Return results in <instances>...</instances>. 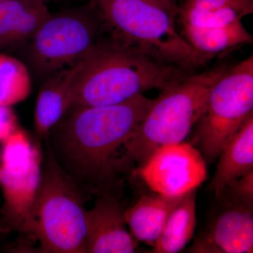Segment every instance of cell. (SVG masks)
Masks as SVG:
<instances>
[{
  "instance_id": "7c38bea8",
  "label": "cell",
  "mask_w": 253,
  "mask_h": 253,
  "mask_svg": "<svg viewBox=\"0 0 253 253\" xmlns=\"http://www.w3.org/2000/svg\"><path fill=\"white\" fill-rule=\"evenodd\" d=\"M96 46L79 61L50 76L43 85L35 111V127L39 139H44L71 107L74 86L90 62Z\"/></svg>"
},
{
  "instance_id": "5bb4252c",
  "label": "cell",
  "mask_w": 253,
  "mask_h": 253,
  "mask_svg": "<svg viewBox=\"0 0 253 253\" xmlns=\"http://www.w3.org/2000/svg\"><path fill=\"white\" fill-rule=\"evenodd\" d=\"M184 195L168 196L154 191L143 194L126 211V224L132 237L153 247Z\"/></svg>"
},
{
  "instance_id": "603a6c76",
  "label": "cell",
  "mask_w": 253,
  "mask_h": 253,
  "mask_svg": "<svg viewBox=\"0 0 253 253\" xmlns=\"http://www.w3.org/2000/svg\"><path fill=\"white\" fill-rule=\"evenodd\" d=\"M158 4L161 5L165 9H167L169 12L174 15V16H177L178 5L177 0H152Z\"/></svg>"
},
{
  "instance_id": "44dd1931",
  "label": "cell",
  "mask_w": 253,
  "mask_h": 253,
  "mask_svg": "<svg viewBox=\"0 0 253 253\" xmlns=\"http://www.w3.org/2000/svg\"><path fill=\"white\" fill-rule=\"evenodd\" d=\"M18 128L17 117L11 106L0 105V143L4 144Z\"/></svg>"
},
{
  "instance_id": "5b68a950",
  "label": "cell",
  "mask_w": 253,
  "mask_h": 253,
  "mask_svg": "<svg viewBox=\"0 0 253 253\" xmlns=\"http://www.w3.org/2000/svg\"><path fill=\"white\" fill-rule=\"evenodd\" d=\"M55 162L44 141L41 181L28 237L40 253H85V205L91 200Z\"/></svg>"
},
{
  "instance_id": "6da1fadb",
  "label": "cell",
  "mask_w": 253,
  "mask_h": 253,
  "mask_svg": "<svg viewBox=\"0 0 253 253\" xmlns=\"http://www.w3.org/2000/svg\"><path fill=\"white\" fill-rule=\"evenodd\" d=\"M154 101L139 94L112 106L68 109L44 141L63 172L91 199L123 196L131 175L124 144Z\"/></svg>"
},
{
  "instance_id": "4fadbf2b",
  "label": "cell",
  "mask_w": 253,
  "mask_h": 253,
  "mask_svg": "<svg viewBox=\"0 0 253 253\" xmlns=\"http://www.w3.org/2000/svg\"><path fill=\"white\" fill-rule=\"evenodd\" d=\"M50 14L44 0H2L0 2V52L31 41Z\"/></svg>"
},
{
  "instance_id": "30bf717a",
  "label": "cell",
  "mask_w": 253,
  "mask_h": 253,
  "mask_svg": "<svg viewBox=\"0 0 253 253\" xmlns=\"http://www.w3.org/2000/svg\"><path fill=\"white\" fill-rule=\"evenodd\" d=\"M123 196L96 198L86 212L85 253H131L137 241L127 229Z\"/></svg>"
},
{
  "instance_id": "8fae6325",
  "label": "cell",
  "mask_w": 253,
  "mask_h": 253,
  "mask_svg": "<svg viewBox=\"0 0 253 253\" xmlns=\"http://www.w3.org/2000/svg\"><path fill=\"white\" fill-rule=\"evenodd\" d=\"M253 208L218 204L207 230L188 249L189 253H252Z\"/></svg>"
},
{
  "instance_id": "8992f818",
  "label": "cell",
  "mask_w": 253,
  "mask_h": 253,
  "mask_svg": "<svg viewBox=\"0 0 253 253\" xmlns=\"http://www.w3.org/2000/svg\"><path fill=\"white\" fill-rule=\"evenodd\" d=\"M253 114V56L228 67L210 90L202 116L193 129V142L211 164Z\"/></svg>"
},
{
  "instance_id": "9a60e30c",
  "label": "cell",
  "mask_w": 253,
  "mask_h": 253,
  "mask_svg": "<svg viewBox=\"0 0 253 253\" xmlns=\"http://www.w3.org/2000/svg\"><path fill=\"white\" fill-rule=\"evenodd\" d=\"M181 33L193 51L196 68L204 66L214 56L253 42V36L242 21L218 28H200L181 24Z\"/></svg>"
},
{
  "instance_id": "9c48e42d",
  "label": "cell",
  "mask_w": 253,
  "mask_h": 253,
  "mask_svg": "<svg viewBox=\"0 0 253 253\" xmlns=\"http://www.w3.org/2000/svg\"><path fill=\"white\" fill-rule=\"evenodd\" d=\"M134 172L151 191L172 196L199 187L207 178L206 163L201 152L184 141L161 146Z\"/></svg>"
},
{
  "instance_id": "7402d4cb",
  "label": "cell",
  "mask_w": 253,
  "mask_h": 253,
  "mask_svg": "<svg viewBox=\"0 0 253 253\" xmlns=\"http://www.w3.org/2000/svg\"><path fill=\"white\" fill-rule=\"evenodd\" d=\"M248 4H253V0H184L179 6L186 9L205 10Z\"/></svg>"
},
{
  "instance_id": "2e32d148",
  "label": "cell",
  "mask_w": 253,
  "mask_h": 253,
  "mask_svg": "<svg viewBox=\"0 0 253 253\" xmlns=\"http://www.w3.org/2000/svg\"><path fill=\"white\" fill-rule=\"evenodd\" d=\"M251 172H253V114L221 151L207 190L216 192Z\"/></svg>"
},
{
  "instance_id": "d4e9b609",
  "label": "cell",
  "mask_w": 253,
  "mask_h": 253,
  "mask_svg": "<svg viewBox=\"0 0 253 253\" xmlns=\"http://www.w3.org/2000/svg\"><path fill=\"white\" fill-rule=\"evenodd\" d=\"M1 1H2V0H0V2H1Z\"/></svg>"
},
{
  "instance_id": "3957f363",
  "label": "cell",
  "mask_w": 253,
  "mask_h": 253,
  "mask_svg": "<svg viewBox=\"0 0 253 253\" xmlns=\"http://www.w3.org/2000/svg\"><path fill=\"white\" fill-rule=\"evenodd\" d=\"M227 68L220 66L200 74H189L160 91L124 144L123 159L131 174L161 146L185 140L206 109L210 90Z\"/></svg>"
},
{
  "instance_id": "e0dca14e",
  "label": "cell",
  "mask_w": 253,
  "mask_h": 253,
  "mask_svg": "<svg viewBox=\"0 0 253 253\" xmlns=\"http://www.w3.org/2000/svg\"><path fill=\"white\" fill-rule=\"evenodd\" d=\"M198 188L186 192L168 218L151 253L180 252L192 239L196 226V193Z\"/></svg>"
},
{
  "instance_id": "277c9868",
  "label": "cell",
  "mask_w": 253,
  "mask_h": 253,
  "mask_svg": "<svg viewBox=\"0 0 253 253\" xmlns=\"http://www.w3.org/2000/svg\"><path fill=\"white\" fill-rule=\"evenodd\" d=\"M113 41L161 64L189 72L193 51L175 27L176 16L152 0H90Z\"/></svg>"
},
{
  "instance_id": "cb8c5ba5",
  "label": "cell",
  "mask_w": 253,
  "mask_h": 253,
  "mask_svg": "<svg viewBox=\"0 0 253 253\" xmlns=\"http://www.w3.org/2000/svg\"><path fill=\"white\" fill-rule=\"evenodd\" d=\"M46 2H48V1H54V2H62V1H66V0H44Z\"/></svg>"
},
{
  "instance_id": "ac0fdd59",
  "label": "cell",
  "mask_w": 253,
  "mask_h": 253,
  "mask_svg": "<svg viewBox=\"0 0 253 253\" xmlns=\"http://www.w3.org/2000/svg\"><path fill=\"white\" fill-rule=\"evenodd\" d=\"M31 75L20 60L0 52V105L12 106L31 94Z\"/></svg>"
},
{
  "instance_id": "7a4b0ae2",
  "label": "cell",
  "mask_w": 253,
  "mask_h": 253,
  "mask_svg": "<svg viewBox=\"0 0 253 253\" xmlns=\"http://www.w3.org/2000/svg\"><path fill=\"white\" fill-rule=\"evenodd\" d=\"M189 75L121 45L110 37L102 38L74 86L70 109L121 104L146 91L164 90Z\"/></svg>"
},
{
  "instance_id": "52a82bcc",
  "label": "cell",
  "mask_w": 253,
  "mask_h": 253,
  "mask_svg": "<svg viewBox=\"0 0 253 253\" xmlns=\"http://www.w3.org/2000/svg\"><path fill=\"white\" fill-rule=\"evenodd\" d=\"M105 33L90 4L51 14L30 41L32 67L40 76L49 77L85 56Z\"/></svg>"
},
{
  "instance_id": "d6986e66",
  "label": "cell",
  "mask_w": 253,
  "mask_h": 253,
  "mask_svg": "<svg viewBox=\"0 0 253 253\" xmlns=\"http://www.w3.org/2000/svg\"><path fill=\"white\" fill-rule=\"evenodd\" d=\"M253 13V4L227 6L211 9H186L178 6L177 16L181 24L200 28L225 26Z\"/></svg>"
},
{
  "instance_id": "ffe728a7",
  "label": "cell",
  "mask_w": 253,
  "mask_h": 253,
  "mask_svg": "<svg viewBox=\"0 0 253 253\" xmlns=\"http://www.w3.org/2000/svg\"><path fill=\"white\" fill-rule=\"evenodd\" d=\"M218 204L253 208V172L216 191Z\"/></svg>"
},
{
  "instance_id": "ba28073f",
  "label": "cell",
  "mask_w": 253,
  "mask_h": 253,
  "mask_svg": "<svg viewBox=\"0 0 253 253\" xmlns=\"http://www.w3.org/2000/svg\"><path fill=\"white\" fill-rule=\"evenodd\" d=\"M3 145L0 183L4 203L0 208V234L28 236L41 184L42 150L20 128Z\"/></svg>"
}]
</instances>
